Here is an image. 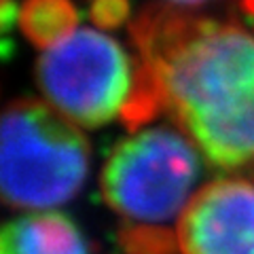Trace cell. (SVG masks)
<instances>
[{
    "instance_id": "1",
    "label": "cell",
    "mask_w": 254,
    "mask_h": 254,
    "mask_svg": "<svg viewBox=\"0 0 254 254\" xmlns=\"http://www.w3.org/2000/svg\"><path fill=\"white\" fill-rule=\"evenodd\" d=\"M131 38L174 127L212 168L254 180V32L148 6Z\"/></svg>"
},
{
    "instance_id": "2",
    "label": "cell",
    "mask_w": 254,
    "mask_h": 254,
    "mask_svg": "<svg viewBox=\"0 0 254 254\" xmlns=\"http://www.w3.org/2000/svg\"><path fill=\"white\" fill-rule=\"evenodd\" d=\"M201 155L174 125L131 131L110 150L100 193L125 254H178V225L199 190Z\"/></svg>"
},
{
    "instance_id": "3",
    "label": "cell",
    "mask_w": 254,
    "mask_h": 254,
    "mask_svg": "<svg viewBox=\"0 0 254 254\" xmlns=\"http://www.w3.org/2000/svg\"><path fill=\"white\" fill-rule=\"evenodd\" d=\"M36 83L49 106L76 127L123 121L131 131L161 113L155 85L138 58L113 36L74 30L36 62Z\"/></svg>"
},
{
    "instance_id": "4",
    "label": "cell",
    "mask_w": 254,
    "mask_h": 254,
    "mask_svg": "<svg viewBox=\"0 0 254 254\" xmlns=\"http://www.w3.org/2000/svg\"><path fill=\"white\" fill-rule=\"evenodd\" d=\"M81 127L38 100H13L0 133V193L9 208L51 212L72 201L89 174Z\"/></svg>"
},
{
    "instance_id": "5",
    "label": "cell",
    "mask_w": 254,
    "mask_h": 254,
    "mask_svg": "<svg viewBox=\"0 0 254 254\" xmlns=\"http://www.w3.org/2000/svg\"><path fill=\"white\" fill-rule=\"evenodd\" d=\"M178 254H254V180L227 174L201 185L180 218Z\"/></svg>"
},
{
    "instance_id": "6",
    "label": "cell",
    "mask_w": 254,
    "mask_h": 254,
    "mask_svg": "<svg viewBox=\"0 0 254 254\" xmlns=\"http://www.w3.org/2000/svg\"><path fill=\"white\" fill-rule=\"evenodd\" d=\"M0 254H89L85 235L62 212H28L9 220Z\"/></svg>"
},
{
    "instance_id": "7",
    "label": "cell",
    "mask_w": 254,
    "mask_h": 254,
    "mask_svg": "<svg viewBox=\"0 0 254 254\" xmlns=\"http://www.w3.org/2000/svg\"><path fill=\"white\" fill-rule=\"evenodd\" d=\"M78 23L72 0H26L19 6V28L38 49H49L70 36Z\"/></svg>"
},
{
    "instance_id": "8",
    "label": "cell",
    "mask_w": 254,
    "mask_h": 254,
    "mask_svg": "<svg viewBox=\"0 0 254 254\" xmlns=\"http://www.w3.org/2000/svg\"><path fill=\"white\" fill-rule=\"evenodd\" d=\"M89 15L100 28H119L129 17V0H91Z\"/></svg>"
},
{
    "instance_id": "9",
    "label": "cell",
    "mask_w": 254,
    "mask_h": 254,
    "mask_svg": "<svg viewBox=\"0 0 254 254\" xmlns=\"http://www.w3.org/2000/svg\"><path fill=\"white\" fill-rule=\"evenodd\" d=\"M0 21H2V32L9 34L11 28L19 21V6L13 0H2V9H0Z\"/></svg>"
},
{
    "instance_id": "10",
    "label": "cell",
    "mask_w": 254,
    "mask_h": 254,
    "mask_svg": "<svg viewBox=\"0 0 254 254\" xmlns=\"http://www.w3.org/2000/svg\"><path fill=\"white\" fill-rule=\"evenodd\" d=\"M165 2H172V4H180V6H195V4L208 2V0H165Z\"/></svg>"
}]
</instances>
